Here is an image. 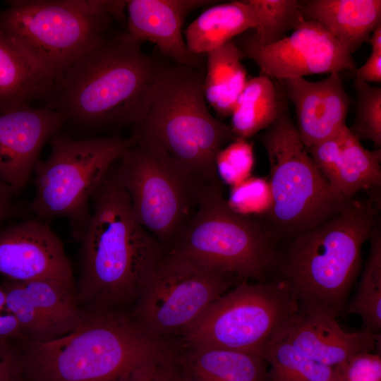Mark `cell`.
Wrapping results in <instances>:
<instances>
[{"label": "cell", "instance_id": "f546056e", "mask_svg": "<svg viewBox=\"0 0 381 381\" xmlns=\"http://www.w3.org/2000/svg\"><path fill=\"white\" fill-rule=\"evenodd\" d=\"M356 113L349 128L359 140H368L375 146L381 145V88L356 78Z\"/></svg>", "mask_w": 381, "mask_h": 381}, {"label": "cell", "instance_id": "8992f818", "mask_svg": "<svg viewBox=\"0 0 381 381\" xmlns=\"http://www.w3.org/2000/svg\"><path fill=\"white\" fill-rule=\"evenodd\" d=\"M0 11V28L53 82L126 23L121 0H12Z\"/></svg>", "mask_w": 381, "mask_h": 381}, {"label": "cell", "instance_id": "d590c367", "mask_svg": "<svg viewBox=\"0 0 381 381\" xmlns=\"http://www.w3.org/2000/svg\"><path fill=\"white\" fill-rule=\"evenodd\" d=\"M0 381H25L20 350L0 339Z\"/></svg>", "mask_w": 381, "mask_h": 381}, {"label": "cell", "instance_id": "83f0119b", "mask_svg": "<svg viewBox=\"0 0 381 381\" xmlns=\"http://www.w3.org/2000/svg\"><path fill=\"white\" fill-rule=\"evenodd\" d=\"M261 356L270 366L267 381L335 380L333 368L311 360L278 336L268 344Z\"/></svg>", "mask_w": 381, "mask_h": 381}, {"label": "cell", "instance_id": "3957f363", "mask_svg": "<svg viewBox=\"0 0 381 381\" xmlns=\"http://www.w3.org/2000/svg\"><path fill=\"white\" fill-rule=\"evenodd\" d=\"M85 312L65 336L19 342L25 381H126L140 366L176 348L175 340L148 334L129 313Z\"/></svg>", "mask_w": 381, "mask_h": 381}, {"label": "cell", "instance_id": "74e56055", "mask_svg": "<svg viewBox=\"0 0 381 381\" xmlns=\"http://www.w3.org/2000/svg\"><path fill=\"white\" fill-rule=\"evenodd\" d=\"M17 193L0 178V222L22 214L20 207L16 202Z\"/></svg>", "mask_w": 381, "mask_h": 381}, {"label": "cell", "instance_id": "d6a6232c", "mask_svg": "<svg viewBox=\"0 0 381 381\" xmlns=\"http://www.w3.org/2000/svg\"><path fill=\"white\" fill-rule=\"evenodd\" d=\"M334 369V381H381V356L378 353H361Z\"/></svg>", "mask_w": 381, "mask_h": 381}, {"label": "cell", "instance_id": "9c48e42d", "mask_svg": "<svg viewBox=\"0 0 381 381\" xmlns=\"http://www.w3.org/2000/svg\"><path fill=\"white\" fill-rule=\"evenodd\" d=\"M270 164L272 204L260 219L277 241L292 238L337 213L344 202L334 194L290 117L286 101L260 135Z\"/></svg>", "mask_w": 381, "mask_h": 381}, {"label": "cell", "instance_id": "52a82bcc", "mask_svg": "<svg viewBox=\"0 0 381 381\" xmlns=\"http://www.w3.org/2000/svg\"><path fill=\"white\" fill-rule=\"evenodd\" d=\"M277 242L260 219L229 208L221 184H210L167 253L241 282H267L279 262Z\"/></svg>", "mask_w": 381, "mask_h": 381}, {"label": "cell", "instance_id": "ac0fdd59", "mask_svg": "<svg viewBox=\"0 0 381 381\" xmlns=\"http://www.w3.org/2000/svg\"><path fill=\"white\" fill-rule=\"evenodd\" d=\"M277 336L311 360L333 368L356 354L373 352L380 345V333L346 332L334 317L320 310L297 309Z\"/></svg>", "mask_w": 381, "mask_h": 381}, {"label": "cell", "instance_id": "2e32d148", "mask_svg": "<svg viewBox=\"0 0 381 381\" xmlns=\"http://www.w3.org/2000/svg\"><path fill=\"white\" fill-rule=\"evenodd\" d=\"M65 123L61 114L44 107L0 114V178L17 194L30 180L44 145Z\"/></svg>", "mask_w": 381, "mask_h": 381}, {"label": "cell", "instance_id": "5bb4252c", "mask_svg": "<svg viewBox=\"0 0 381 381\" xmlns=\"http://www.w3.org/2000/svg\"><path fill=\"white\" fill-rule=\"evenodd\" d=\"M0 274L11 280H48L75 290L61 240L49 223L37 218L0 230Z\"/></svg>", "mask_w": 381, "mask_h": 381}, {"label": "cell", "instance_id": "e0dca14e", "mask_svg": "<svg viewBox=\"0 0 381 381\" xmlns=\"http://www.w3.org/2000/svg\"><path fill=\"white\" fill-rule=\"evenodd\" d=\"M209 0L125 1L126 32L139 42L157 45L174 64L202 69L205 55L188 48L182 34L186 17L195 9L212 4Z\"/></svg>", "mask_w": 381, "mask_h": 381}, {"label": "cell", "instance_id": "7402d4cb", "mask_svg": "<svg viewBox=\"0 0 381 381\" xmlns=\"http://www.w3.org/2000/svg\"><path fill=\"white\" fill-rule=\"evenodd\" d=\"M256 25L247 0L219 4L207 8L186 29L185 41L196 55H206Z\"/></svg>", "mask_w": 381, "mask_h": 381}, {"label": "cell", "instance_id": "7a4b0ae2", "mask_svg": "<svg viewBox=\"0 0 381 381\" xmlns=\"http://www.w3.org/2000/svg\"><path fill=\"white\" fill-rule=\"evenodd\" d=\"M113 166L92 196L90 219L78 241L75 299L85 311L130 313L167 251L136 219Z\"/></svg>", "mask_w": 381, "mask_h": 381}, {"label": "cell", "instance_id": "836d02e7", "mask_svg": "<svg viewBox=\"0 0 381 381\" xmlns=\"http://www.w3.org/2000/svg\"><path fill=\"white\" fill-rule=\"evenodd\" d=\"M349 131V127L346 125L332 136L307 149L314 163L329 184L335 172Z\"/></svg>", "mask_w": 381, "mask_h": 381}, {"label": "cell", "instance_id": "4316f807", "mask_svg": "<svg viewBox=\"0 0 381 381\" xmlns=\"http://www.w3.org/2000/svg\"><path fill=\"white\" fill-rule=\"evenodd\" d=\"M376 224L370 237V253L356 293L346 310L359 315L364 330L379 334L381 329V232Z\"/></svg>", "mask_w": 381, "mask_h": 381}, {"label": "cell", "instance_id": "4fadbf2b", "mask_svg": "<svg viewBox=\"0 0 381 381\" xmlns=\"http://www.w3.org/2000/svg\"><path fill=\"white\" fill-rule=\"evenodd\" d=\"M234 42L243 58L258 65L260 74L279 81L355 69L351 51L309 20L305 19L290 35L271 44L253 45L240 38Z\"/></svg>", "mask_w": 381, "mask_h": 381}, {"label": "cell", "instance_id": "30bf717a", "mask_svg": "<svg viewBox=\"0 0 381 381\" xmlns=\"http://www.w3.org/2000/svg\"><path fill=\"white\" fill-rule=\"evenodd\" d=\"M113 169L136 219L167 252L195 214L206 188L212 184L135 140Z\"/></svg>", "mask_w": 381, "mask_h": 381}, {"label": "cell", "instance_id": "1f68e13d", "mask_svg": "<svg viewBox=\"0 0 381 381\" xmlns=\"http://www.w3.org/2000/svg\"><path fill=\"white\" fill-rule=\"evenodd\" d=\"M254 164L253 145L242 138H236L227 144L215 157L219 179L231 187L251 176Z\"/></svg>", "mask_w": 381, "mask_h": 381}, {"label": "cell", "instance_id": "4dcf8cb0", "mask_svg": "<svg viewBox=\"0 0 381 381\" xmlns=\"http://www.w3.org/2000/svg\"><path fill=\"white\" fill-rule=\"evenodd\" d=\"M226 201L231 210L241 216L263 217L272 204L269 181L264 178L251 176L231 186Z\"/></svg>", "mask_w": 381, "mask_h": 381}, {"label": "cell", "instance_id": "ba28073f", "mask_svg": "<svg viewBox=\"0 0 381 381\" xmlns=\"http://www.w3.org/2000/svg\"><path fill=\"white\" fill-rule=\"evenodd\" d=\"M49 143V157L34 169L35 193L30 208L47 223L67 219L78 242L90 219L93 193L135 140L119 134L75 139L59 133Z\"/></svg>", "mask_w": 381, "mask_h": 381}, {"label": "cell", "instance_id": "ffe728a7", "mask_svg": "<svg viewBox=\"0 0 381 381\" xmlns=\"http://www.w3.org/2000/svg\"><path fill=\"white\" fill-rule=\"evenodd\" d=\"M173 361L181 381H267V363L253 353L179 343Z\"/></svg>", "mask_w": 381, "mask_h": 381}, {"label": "cell", "instance_id": "9a60e30c", "mask_svg": "<svg viewBox=\"0 0 381 381\" xmlns=\"http://www.w3.org/2000/svg\"><path fill=\"white\" fill-rule=\"evenodd\" d=\"M7 304L25 340L47 341L76 329L86 312L77 303L75 290L48 280L20 282L6 279L2 284Z\"/></svg>", "mask_w": 381, "mask_h": 381}, {"label": "cell", "instance_id": "8fae6325", "mask_svg": "<svg viewBox=\"0 0 381 381\" xmlns=\"http://www.w3.org/2000/svg\"><path fill=\"white\" fill-rule=\"evenodd\" d=\"M296 310L281 280L241 282L211 304L178 340L188 346L219 348L261 356Z\"/></svg>", "mask_w": 381, "mask_h": 381}, {"label": "cell", "instance_id": "603a6c76", "mask_svg": "<svg viewBox=\"0 0 381 381\" xmlns=\"http://www.w3.org/2000/svg\"><path fill=\"white\" fill-rule=\"evenodd\" d=\"M52 85L0 28V114L44 99Z\"/></svg>", "mask_w": 381, "mask_h": 381}, {"label": "cell", "instance_id": "f35d334b", "mask_svg": "<svg viewBox=\"0 0 381 381\" xmlns=\"http://www.w3.org/2000/svg\"><path fill=\"white\" fill-rule=\"evenodd\" d=\"M356 78L366 83L381 82V52H371L365 64L355 70Z\"/></svg>", "mask_w": 381, "mask_h": 381}, {"label": "cell", "instance_id": "d4e9b609", "mask_svg": "<svg viewBox=\"0 0 381 381\" xmlns=\"http://www.w3.org/2000/svg\"><path fill=\"white\" fill-rule=\"evenodd\" d=\"M285 98L269 77L250 78L231 114V128L237 138L248 139L267 128L277 118Z\"/></svg>", "mask_w": 381, "mask_h": 381}, {"label": "cell", "instance_id": "5b68a950", "mask_svg": "<svg viewBox=\"0 0 381 381\" xmlns=\"http://www.w3.org/2000/svg\"><path fill=\"white\" fill-rule=\"evenodd\" d=\"M205 71L166 64L154 84L147 110L131 128V136L152 146L185 171L221 184L215 169L218 152L237 137L214 118L203 92Z\"/></svg>", "mask_w": 381, "mask_h": 381}, {"label": "cell", "instance_id": "6da1fadb", "mask_svg": "<svg viewBox=\"0 0 381 381\" xmlns=\"http://www.w3.org/2000/svg\"><path fill=\"white\" fill-rule=\"evenodd\" d=\"M141 45L126 30L111 32L53 82L43 107L82 131L131 128L145 116L167 64Z\"/></svg>", "mask_w": 381, "mask_h": 381}, {"label": "cell", "instance_id": "d6986e66", "mask_svg": "<svg viewBox=\"0 0 381 381\" xmlns=\"http://www.w3.org/2000/svg\"><path fill=\"white\" fill-rule=\"evenodd\" d=\"M279 82L294 105L296 128L307 149L346 126L350 101L339 73L319 81L292 78Z\"/></svg>", "mask_w": 381, "mask_h": 381}, {"label": "cell", "instance_id": "f1b7e54d", "mask_svg": "<svg viewBox=\"0 0 381 381\" xmlns=\"http://www.w3.org/2000/svg\"><path fill=\"white\" fill-rule=\"evenodd\" d=\"M256 17L254 31L239 35L253 45L266 46L285 37L305 20L297 0H247Z\"/></svg>", "mask_w": 381, "mask_h": 381}, {"label": "cell", "instance_id": "277c9868", "mask_svg": "<svg viewBox=\"0 0 381 381\" xmlns=\"http://www.w3.org/2000/svg\"><path fill=\"white\" fill-rule=\"evenodd\" d=\"M377 202L373 196L353 198L334 215L289 241L277 270L297 309L335 318L346 310L363 245L377 223Z\"/></svg>", "mask_w": 381, "mask_h": 381}, {"label": "cell", "instance_id": "7c38bea8", "mask_svg": "<svg viewBox=\"0 0 381 381\" xmlns=\"http://www.w3.org/2000/svg\"><path fill=\"white\" fill-rule=\"evenodd\" d=\"M235 279L167 252L145 281L130 314L152 337L177 339L234 286Z\"/></svg>", "mask_w": 381, "mask_h": 381}, {"label": "cell", "instance_id": "cb8c5ba5", "mask_svg": "<svg viewBox=\"0 0 381 381\" xmlns=\"http://www.w3.org/2000/svg\"><path fill=\"white\" fill-rule=\"evenodd\" d=\"M207 66L203 80L205 99L220 117L231 115L243 90L247 73L243 56L234 40L206 54Z\"/></svg>", "mask_w": 381, "mask_h": 381}, {"label": "cell", "instance_id": "e575fe53", "mask_svg": "<svg viewBox=\"0 0 381 381\" xmlns=\"http://www.w3.org/2000/svg\"><path fill=\"white\" fill-rule=\"evenodd\" d=\"M173 354L140 366L126 381H181Z\"/></svg>", "mask_w": 381, "mask_h": 381}, {"label": "cell", "instance_id": "484cf974", "mask_svg": "<svg viewBox=\"0 0 381 381\" xmlns=\"http://www.w3.org/2000/svg\"><path fill=\"white\" fill-rule=\"evenodd\" d=\"M381 150L365 149L349 131L329 186L343 202L362 190H377L381 186Z\"/></svg>", "mask_w": 381, "mask_h": 381}, {"label": "cell", "instance_id": "8d00e7d4", "mask_svg": "<svg viewBox=\"0 0 381 381\" xmlns=\"http://www.w3.org/2000/svg\"><path fill=\"white\" fill-rule=\"evenodd\" d=\"M0 339L18 342L25 340L16 318L7 304L4 288L0 285Z\"/></svg>", "mask_w": 381, "mask_h": 381}, {"label": "cell", "instance_id": "44dd1931", "mask_svg": "<svg viewBox=\"0 0 381 381\" xmlns=\"http://www.w3.org/2000/svg\"><path fill=\"white\" fill-rule=\"evenodd\" d=\"M300 2L306 20L314 21L351 53L381 25L380 0H308Z\"/></svg>", "mask_w": 381, "mask_h": 381}, {"label": "cell", "instance_id": "ab89813d", "mask_svg": "<svg viewBox=\"0 0 381 381\" xmlns=\"http://www.w3.org/2000/svg\"><path fill=\"white\" fill-rule=\"evenodd\" d=\"M371 52H381V25H379L372 32L368 40Z\"/></svg>", "mask_w": 381, "mask_h": 381}]
</instances>
